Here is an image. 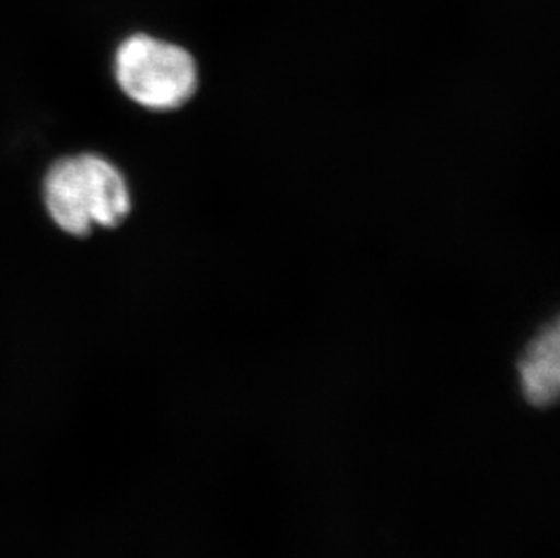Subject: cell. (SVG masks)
Returning <instances> with one entry per match:
<instances>
[{
  "label": "cell",
  "mask_w": 560,
  "mask_h": 558,
  "mask_svg": "<svg viewBox=\"0 0 560 558\" xmlns=\"http://www.w3.org/2000/svg\"><path fill=\"white\" fill-rule=\"evenodd\" d=\"M44 204L57 225L73 236L95 226L120 225L131 211V193L117 165L98 154H77L51 165Z\"/></svg>",
  "instance_id": "obj_1"
},
{
  "label": "cell",
  "mask_w": 560,
  "mask_h": 558,
  "mask_svg": "<svg viewBox=\"0 0 560 558\" xmlns=\"http://www.w3.org/2000/svg\"><path fill=\"white\" fill-rule=\"evenodd\" d=\"M115 77L132 102L153 112L178 109L198 90V68L192 55L176 44L143 33L127 38L117 49Z\"/></svg>",
  "instance_id": "obj_2"
},
{
  "label": "cell",
  "mask_w": 560,
  "mask_h": 558,
  "mask_svg": "<svg viewBox=\"0 0 560 558\" xmlns=\"http://www.w3.org/2000/svg\"><path fill=\"white\" fill-rule=\"evenodd\" d=\"M521 391L529 405L546 408L553 405L560 388L559 322L542 328L518 361Z\"/></svg>",
  "instance_id": "obj_3"
}]
</instances>
